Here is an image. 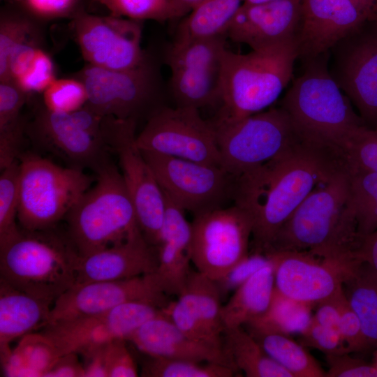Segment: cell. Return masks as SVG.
<instances>
[{"mask_svg":"<svg viewBox=\"0 0 377 377\" xmlns=\"http://www.w3.org/2000/svg\"><path fill=\"white\" fill-rule=\"evenodd\" d=\"M348 171L341 151L304 138L269 161L235 177L233 204L253 221L251 252L266 253L280 228L320 184Z\"/></svg>","mask_w":377,"mask_h":377,"instance_id":"6da1fadb","label":"cell"},{"mask_svg":"<svg viewBox=\"0 0 377 377\" xmlns=\"http://www.w3.org/2000/svg\"><path fill=\"white\" fill-rule=\"evenodd\" d=\"M361 239L349 201L348 172L318 185L297 206L266 253L306 251L315 256L357 260Z\"/></svg>","mask_w":377,"mask_h":377,"instance_id":"7a4b0ae2","label":"cell"},{"mask_svg":"<svg viewBox=\"0 0 377 377\" xmlns=\"http://www.w3.org/2000/svg\"><path fill=\"white\" fill-rule=\"evenodd\" d=\"M298 57L295 38L242 54L226 50L214 122L238 120L269 108L290 80Z\"/></svg>","mask_w":377,"mask_h":377,"instance_id":"3957f363","label":"cell"},{"mask_svg":"<svg viewBox=\"0 0 377 377\" xmlns=\"http://www.w3.org/2000/svg\"><path fill=\"white\" fill-rule=\"evenodd\" d=\"M80 255L66 229L21 228L0 248V278L52 302L75 284Z\"/></svg>","mask_w":377,"mask_h":377,"instance_id":"277c9868","label":"cell"},{"mask_svg":"<svg viewBox=\"0 0 377 377\" xmlns=\"http://www.w3.org/2000/svg\"><path fill=\"white\" fill-rule=\"evenodd\" d=\"M328 58L326 52L306 62L304 73L293 82L280 106L306 138L342 152L350 138L367 125L332 78Z\"/></svg>","mask_w":377,"mask_h":377,"instance_id":"5b68a950","label":"cell"},{"mask_svg":"<svg viewBox=\"0 0 377 377\" xmlns=\"http://www.w3.org/2000/svg\"><path fill=\"white\" fill-rule=\"evenodd\" d=\"M65 218L66 231L81 257L126 240L140 231L119 168L110 161Z\"/></svg>","mask_w":377,"mask_h":377,"instance_id":"8992f818","label":"cell"},{"mask_svg":"<svg viewBox=\"0 0 377 377\" xmlns=\"http://www.w3.org/2000/svg\"><path fill=\"white\" fill-rule=\"evenodd\" d=\"M95 179L84 170L62 167L32 152L19 158V207L21 228L56 227L91 186Z\"/></svg>","mask_w":377,"mask_h":377,"instance_id":"52a82bcc","label":"cell"},{"mask_svg":"<svg viewBox=\"0 0 377 377\" xmlns=\"http://www.w3.org/2000/svg\"><path fill=\"white\" fill-rule=\"evenodd\" d=\"M74 77L85 86L86 104L104 116L138 123L164 105L159 64L150 54L133 68L115 71L87 64Z\"/></svg>","mask_w":377,"mask_h":377,"instance_id":"ba28073f","label":"cell"},{"mask_svg":"<svg viewBox=\"0 0 377 377\" xmlns=\"http://www.w3.org/2000/svg\"><path fill=\"white\" fill-rule=\"evenodd\" d=\"M221 167L237 177L306 138L280 105L227 122L211 121Z\"/></svg>","mask_w":377,"mask_h":377,"instance_id":"9c48e42d","label":"cell"},{"mask_svg":"<svg viewBox=\"0 0 377 377\" xmlns=\"http://www.w3.org/2000/svg\"><path fill=\"white\" fill-rule=\"evenodd\" d=\"M26 135L41 151L62 159L68 166L96 172L111 161L108 141L98 133V117L84 105L71 112L50 110L42 103L27 120Z\"/></svg>","mask_w":377,"mask_h":377,"instance_id":"30bf717a","label":"cell"},{"mask_svg":"<svg viewBox=\"0 0 377 377\" xmlns=\"http://www.w3.org/2000/svg\"><path fill=\"white\" fill-rule=\"evenodd\" d=\"M191 224V263L214 281L250 253L253 221L235 204L193 216Z\"/></svg>","mask_w":377,"mask_h":377,"instance_id":"8fae6325","label":"cell"},{"mask_svg":"<svg viewBox=\"0 0 377 377\" xmlns=\"http://www.w3.org/2000/svg\"><path fill=\"white\" fill-rule=\"evenodd\" d=\"M140 150L221 167L215 128L200 110L163 105L136 135Z\"/></svg>","mask_w":377,"mask_h":377,"instance_id":"7c38bea8","label":"cell"},{"mask_svg":"<svg viewBox=\"0 0 377 377\" xmlns=\"http://www.w3.org/2000/svg\"><path fill=\"white\" fill-rule=\"evenodd\" d=\"M142 152L165 195L193 216L232 200L235 177L222 167Z\"/></svg>","mask_w":377,"mask_h":377,"instance_id":"4fadbf2b","label":"cell"},{"mask_svg":"<svg viewBox=\"0 0 377 377\" xmlns=\"http://www.w3.org/2000/svg\"><path fill=\"white\" fill-rule=\"evenodd\" d=\"M138 123L117 119L110 146L133 202L139 228L146 240L156 246L163 223L166 199L151 167L135 143Z\"/></svg>","mask_w":377,"mask_h":377,"instance_id":"5bb4252c","label":"cell"},{"mask_svg":"<svg viewBox=\"0 0 377 377\" xmlns=\"http://www.w3.org/2000/svg\"><path fill=\"white\" fill-rule=\"evenodd\" d=\"M331 50L332 78L365 124L377 127V22L367 20Z\"/></svg>","mask_w":377,"mask_h":377,"instance_id":"9a60e30c","label":"cell"},{"mask_svg":"<svg viewBox=\"0 0 377 377\" xmlns=\"http://www.w3.org/2000/svg\"><path fill=\"white\" fill-rule=\"evenodd\" d=\"M142 21L83 11L71 20L75 41L87 64L109 70L138 66L149 53L142 50Z\"/></svg>","mask_w":377,"mask_h":377,"instance_id":"2e32d148","label":"cell"},{"mask_svg":"<svg viewBox=\"0 0 377 377\" xmlns=\"http://www.w3.org/2000/svg\"><path fill=\"white\" fill-rule=\"evenodd\" d=\"M156 272L75 284L54 302L47 325L100 313L121 304L145 301L165 307L170 301Z\"/></svg>","mask_w":377,"mask_h":377,"instance_id":"e0dca14e","label":"cell"},{"mask_svg":"<svg viewBox=\"0 0 377 377\" xmlns=\"http://www.w3.org/2000/svg\"><path fill=\"white\" fill-rule=\"evenodd\" d=\"M163 311L156 304L133 301L104 312L47 325L40 331L64 355L104 344L114 339H127L143 323Z\"/></svg>","mask_w":377,"mask_h":377,"instance_id":"ac0fdd59","label":"cell"},{"mask_svg":"<svg viewBox=\"0 0 377 377\" xmlns=\"http://www.w3.org/2000/svg\"><path fill=\"white\" fill-rule=\"evenodd\" d=\"M266 253L273 262L275 288L290 298L312 305L339 293L346 276L360 261L341 263L306 251Z\"/></svg>","mask_w":377,"mask_h":377,"instance_id":"d6986e66","label":"cell"},{"mask_svg":"<svg viewBox=\"0 0 377 377\" xmlns=\"http://www.w3.org/2000/svg\"><path fill=\"white\" fill-rule=\"evenodd\" d=\"M367 20L355 0H302L298 57L306 63L328 52Z\"/></svg>","mask_w":377,"mask_h":377,"instance_id":"ffe728a7","label":"cell"},{"mask_svg":"<svg viewBox=\"0 0 377 377\" xmlns=\"http://www.w3.org/2000/svg\"><path fill=\"white\" fill-rule=\"evenodd\" d=\"M176 301L163 310L188 336L223 347L222 297L215 281L191 269Z\"/></svg>","mask_w":377,"mask_h":377,"instance_id":"44dd1931","label":"cell"},{"mask_svg":"<svg viewBox=\"0 0 377 377\" xmlns=\"http://www.w3.org/2000/svg\"><path fill=\"white\" fill-rule=\"evenodd\" d=\"M301 13L302 0L243 3L232 20L226 36L252 50L279 44L296 38Z\"/></svg>","mask_w":377,"mask_h":377,"instance_id":"7402d4cb","label":"cell"},{"mask_svg":"<svg viewBox=\"0 0 377 377\" xmlns=\"http://www.w3.org/2000/svg\"><path fill=\"white\" fill-rule=\"evenodd\" d=\"M127 341L142 354L219 364L237 371L223 347L188 336L163 311L143 323L129 337Z\"/></svg>","mask_w":377,"mask_h":377,"instance_id":"603a6c76","label":"cell"},{"mask_svg":"<svg viewBox=\"0 0 377 377\" xmlns=\"http://www.w3.org/2000/svg\"><path fill=\"white\" fill-rule=\"evenodd\" d=\"M158 266L157 247L139 231L122 242L80 257L75 284L130 279L156 272Z\"/></svg>","mask_w":377,"mask_h":377,"instance_id":"cb8c5ba5","label":"cell"},{"mask_svg":"<svg viewBox=\"0 0 377 377\" xmlns=\"http://www.w3.org/2000/svg\"><path fill=\"white\" fill-rule=\"evenodd\" d=\"M165 199L164 219L156 246L158 266L156 273L166 294L177 296L191 269V224L186 220L184 210L166 196Z\"/></svg>","mask_w":377,"mask_h":377,"instance_id":"d4e9b609","label":"cell"},{"mask_svg":"<svg viewBox=\"0 0 377 377\" xmlns=\"http://www.w3.org/2000/svg\"><path fill=\"white\" fill-rule=\"evenodd\" d=\"M54 302L20 290L0 278V360L10 355V343L44 327Z\"/></svg>","mask_w":377,"mask_h":377,"instance_id":"484cf974","label":"cell"},{"mask_svg":"<svg viewBox=\"0 0 377 377\" xmlns=\"http://www.w3.org/2000/svg\"><path fill=\"white\" fill-rule=\"evenodd\" d=\"M273 263L263 267L239 286L226 304L221 316L226 329L242 327L268 309L274 290Z\"/></svg>","mask_w":377,"mask_h":377,"instance_id":"4316f807","label":"cell"},{"mask_svg":"<svg viewBox=\"0 0 377 377\" xmlns=\"http://www.w3.org/2000/svg\"><path fill=\"white\" fill-rule=\"evenodd\" d=\"M170 71L168 89L175 106L199 110L219 106L221 68H181Z\"/></svg>","mask_w":377,"mask_h":377,"instance_id":"83f0119b","label":"cell"},{"mask_svg":"<svg viewBox=\"0 0 377 377\" xmlns=\"http://www.w3.org/2000/svg\"><path fill=\"white\" fill-rule=\"evenodd\" d=\"M343 289L369 347L377 346L376 274L367 264L358 262L346 276Z\"/></svg>","mask_w":377,"mask_h":377,"instance_id":"f1b7e54d","label":"cell"},{"mask_svg":"<svg viewBox=\"0 0 377 377\" xmlns=\"http://www.w3.org/2000/svg\"><path fill=\"white\" fill-rule=\"evenodd\" d=\"M62 355L47 335L42 332H31L20 338L1 365L4 376L43 377Z\"/></svg>","mask_w":377,"mask_h":377,"instance_id":"f546056e","label":"cell"},{"mask_svg":"<svg viewBox=\"0 0 377 377\" xmlns=\"http://www.w3.org/2000/svg\"><path fill=\"white\" fill-rule=\"evenodd\" d=\"M223 346L237 370L247 377H293L273 360L243 327L226 329Z\"/></svg>","mask_w":377,"mask_h":377,"instance_id":"4dcf8cb0","label":"cell"},{"mask_svg":"<svg viewBox=\"0 0 377 377\" xmlns=\"http://www.w3.org/2000/svg\"><path fill=\"white\" fill-rule=\"evenodd\" d=\"M243 0H205L181 21L174 41L226 35Z\"/></svg>","mask_w":377,"mask_h":377,"instance_id":"1f68e13d","label":"cell"},{"mask_svg":"<svg viewBox=\"0 0 377 377\" xmlns=\"http://www.w3.org/2000/svg\"><path fill=\"white\" fill-rule=\"evenodd\" d=\"M267 355L293 377H326L317 361L290 336L281 333L246 330Z\"/></svg>","mask_w":377,"mask_h":377,"instance_id":"d6a6232c","label":"cell"},{"mask_svg":"<svg viewBox=\"0 0 377 377\" xmlns=\"http://www.w3.org/2000/svg\"><path fill=\"white\" fill-rule=\"evenodd\" d=\"M313 306L290 298L274 287L267 311L242 327L246 330L277 332L288 336L300 334L311 322Z\"/></svg>","mask_w":377,"mask_h":377,"instance_id":"836d02e7","label":"cell"},{"mask_svg":"<svg viewBox=\"0 0 377 377\" xmlns=\"http://www.w3.org/2000/svg\"><path fill=\"white\" fill-rule=\"evenodd\" d=\"M226 35L174 41L165 53L170 71L181 68H220L226 47Z\"/></svg>","mask_w":377,"mask_h":377,"instance_id":"e575fe53","label":"cell"},{"mask_svg":"<svg viewBox=\"0 0 377 377\" xmlns=\"http://www.w3.org/2000/svg\"><path fill=\"white\" fill-rule=\"evenodd\" d=\"M349 201L362 239L377 230V173L348 170Z\"/></svg>","mask_w":377,"mask_h":377,"instance_id":"d590c367","label":"cell"},{"mask_svg":"<svg viewBox=\"0 0 377 377\" xmlns=\"http://www.w3.org/2000/svg\"><path fill=\"white\" fill-rule=\"evenodd\" d=\"M36 20L17 6L4 3L0 9V82L10 80L9 57L17 45L40 27Z\"/></svg>","mask_w":377,"mask_h":377,"instance_id":"8d00e7d4","label":"cell"},{"mask_svg":"<svg viewBox=\"0 0 377 377\" xmlns=\"http://www.w3.org/2000/svg\"><path fill=\"white\" fill-rule=\"evenodd\" d=\"M145 355L140 369L144 377H232L236 372L219 364Z\"/></svg>","mask_w":377,"mask_h":377,"instance_id":"74e56055","label":"cell"},{"mask_svg":"<svg viewBox=\"0 0 377 377\" xmlns=\"http://www.w3.org/2000/svg\"><path fill=\"white\" fill-rule=\"evenodd\" d=\"M19 207V160L1 170L0 175V248L20 233L17 226Z\"/></svg>","mask_w":377,"mask_h":377,"instance_id":"f35d334b","label":"cell"},{"mask_svg":"<svg viewBox=\"0 0 377 377\" xmlns=\"http://www.w3.org/2000/svg\"><path fill=\"white\" fill-rule=\"evenodd\" d=\"M110 15L137 21L165 22L176 18L170 0H96Z\"/></svg>","mask_w":377,"mask_h":377,"instance_id":"ab89813d","label":"cell"},{"mask_svg":"<svg viewBox=\"0 0 377 377\" xmlns=\"http://www.w3.org/2000/svg\"><path fill=\"white\" fill-rule=\"evenodd\" d=\"M342 152L348 170L377 173V127H362L348 141Z\"/></svg>","mask_w":377,"mask_h":377,"instance_id":"60d3db41","label":"cell"},{"mask_svg":"<svg viewBox=\"0 0 377 377\" xmlns=\"http://www.w3.org/2000/svg\"><path fill=\"white\" fill-rule=\"evenodd\" d=\"M87 101L85 86L75 77L56 79L43 93L45 106L58 112H73L84 106Z\"/></svg>","mask_w":377,"mask_h":377,"instance_id":"b9f144b4","label":"cell"},{"mask_svg":"<svg viewBox=\"0 0 377 377\" xmlns=\"http://www.w3.org/2000/svg\"><path fill=\"white\" fill-rule=\"evenodd\" d=\"M12 3L43 23L45 22L69 18L88 11L83 0H8Z\"/></svg>","mask_w":377,"mask_h":377,"instance_id":"7bdbcfd3","label":"cell"},{"mask_svg":"<svg viewBox=\"0 0 377 377\" xmlns=\"http://www.w3.org/2000/svg\"><path fill=\"white\" fill-rule=\"evenodd\" d=\"M54 63L42 47L25 72L15 82L29 96L41 93L56 80Z\"/></svg>","mask_w":377,"mask_h":377,"instance_id":"ee69618b","label":"cell"},{"mask_svg":"<svg viewBox=\"0 0 377 377\" xmlns=\"http://www.w3.org/2000/svg\"><path fill=\"white\" fill-rule=\"evenodd\" d=\"M271 257L264 253L250 252L223 276L214 281L222 300L249 279L259 269L272 264Z\"/></svg>","mask_w":377,"mask_h":377,"instance_id":"f6af8a7d","label":"cell"},{"mask_svg":"<svg viewBox=\"0 0 377 377\" xmlns=\"http://www.w3.org/2000/svg\"><path fill=\"white\" fill-rule=\"evenodd\" d=\"M300 336L302 346L317 349L325 355L350 353L339 331L320 325L313 318Z\"/></svg>","mask_w":377,"mask_h":377,"instance_id":"bcb514c9","label":"cell"},{"mask_svg":"<svg viewBox=\"0 0 377 377\" xmlns=\"http://www.w3.org/2000/svg\"><path fill=\"white\" fill-rule=\"evenodd\" d=\"M340 312L339 332L349 353L360 352L369 345L364 335L360 320L350 306L343 291L337 295Z\"/></svg>","mask_w":377,"mask_h":377,"instance_id":"7dc6e473","label":"cell"},{"mask_svg":"<svg viewBox=\"0 0 377 377\" xmlns=\"http://www.w3.org/2000/svg\"><path fill=\"white\" fill-rule=\"evenodd\" d=\"M29 98L30 96L13 81L0 82V129L24 118L21 112Z\"/></svg>","mask_w":377,"mask_h":377,"instance_id":"c3c4849f","label":"cell"},{"mask_svg":"<svg viewBox=\"0 0 377 377\" xmlns=\"http://www.w3.org/2000/svg\"><path fill=\"white\" fill-rule=\"evenodd\" d=\"M127 341L117 339L106 345L108 377H135L138 376L136 362L126 346Z\"/></svg>","mask_w":377,"mask_h":377,"instance_id":"681fc988","label":"cell"},{"mask_svg":"<svg viewBox=\"0 0 377 377\" xmlns=\"http://www.w3.org/2000/svg\"><path fill=\"white\" fill-rule=\"evenodd\" d=\"M329 369L326 377H377V368L349 353L326 355Z\"/></svg>","mask_w":377,"mask_h":377,"instance_id":"f907efd6","label":"cell"},{"mask_svg":"<svg viewBox=\"0 0 377 377\" xmlns=\"http://www.w3.org/2000/svg\"><path fill=\"white\" fill-rule=\"evenodd\" d=\"M107 343L92 346L78 354L82 357L84 377H108L106 362Z\"/></svg>","mask_w":377,"mask_h":377,"instance_id":"816d5d0a","label":"cell"},{"mask_svg":"<svg viewBox=\"0 0 377 377\" xmlns=\"http://www.w3.org/2000/svg\"><path fill=\"white\" fill-rule=\"evenodd\" d=\"M78 355L74 352L61 355L43 377H84V367Z\"/></svg>","mask_w":377,"mask_h":377,"instance_id":"f5cc1de1","label":"cell"},{"mask_svg":"<svg viewBox=\"0 0 377 377\" xmlns=\"http://www.w3.org/2000/svg\"><path fill=\"white\" fill-rule=\"evenodd\" d=\"M339 293L334 296L318 303L317 304L318 308L316 313L312 317L313 319L320 325L332 328L339 332L340 312L337 303V295Z\"/></svg>","mask_w":377,"mask_h":377,"instance_id":"db71d44e","label":"cell"},{"mask_svg":"<svg viewBox=\"0 0 377 377\" xmlns=\"http://www.w3.org/2000/svg\"><path fill=\"white\" fill-rule=\"evenodd\" d=\"M356 257L367 264L377 276V230L362 239Z\"/></svg>","mask_w":377,"mask_h":377,"instance_id":"11a10c76","label":"cell"},{"mask_svg":"<svg viewBox=\"0 0 377 377\" xmlns=\"http://www.w3.org/2000/svg\"><path fill=\"white\" fill-rule=\"evenodd\" d=\"M205 0H170L176 18L187 15Z\"/></svg>","mask_w":377,"mask_h":377,"instance_id":"9f6ffc18","label":"cell"},{"mask_svg":"<svg viewBox=\"0 0 377 377\" xmlns=\"http://www.w3.org/2000/svg\"><path fill=\"white\" fill-rule=\"evenodd\" d=\"M369 18L377 14V0H355Z\"/></svg>","mask_w":377,"mask_h":377,"instance_id":"6f0895ef","label":"cell"},{"mask_svg":"<svg viewBox=\"0 0 377 377\" xmlns=\"http://www.w3.org/2000/svg\"><path fill=\"white\" fill-rule=\"evenodd\" d=\"M282 0H243V3L249 4H258V3H265L273 1H278Z\"/></svg>","mask_w":377,"mask_h":377,"instance_id":"680465c9","label":"cell"},{"mask_svg":"<svg viewBox=\"0 0 377 377\" xmlns=\"http://www.w3.org/2000/svg\"><path fill=\"white\" fill-rule=\"evenodd\" d=\"M83 1L85 3L88 10L93 4L96 3V0H83Z\"/></svg>","mask_w":377,"mask_h":377,"instance_id":"91938a15","label":"cell"},{"mask_svg":"<svg viewBox=\"0 0 377 377\" xmlns=\"http://www.w3.org/2000/svg\"><path fill=\"white\" fill-rule=\"evenodd\" d=\"M369 20L374 21L377 22V14L371 17Z\"/></svg>","mask_w":377,"mask_h":377,"instance_id":"94428289","label":"cell"},{"mask_svg":"<svg viewBox=\"0 0 377 377\" xmlns=\"http://www.w3.org/2000/svg\"><path fill=\"white\" fill-rule=\"evenodd\" d=\"M374 365L377 368V353L376 354V359H375V363H374Z\"/></svg>","mask_w":377,"mask_h":377,"instance_id":"6125c7cd","label":"cell"},{"mask_svg":"<svg viewBox=\"0 0 377 377\" xmlns=\"http://www.w3.org/2000/svg\"><path fill=\"white\" fill-rule=\"evenodd\" d=\"M1 1H3V2H6V1H7L8 0H1Z\"/></svg>","mask_w":377,"mask_h":377,"instance_id":"be15d7a7","label":"cell"}]
</instances>
